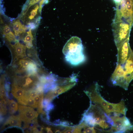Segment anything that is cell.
I'll return each instance as SVG.
<instances>
[{
	"label": "cell",
	"instance_id": "obj_1",
	"mask_svg": "<svg viewBox=\"0 0 133 133\" xmlns=\"http://www.w3.org/2000/svg\"><path fill=\"white\" fill-rule=\"evenodd\" d=\"M83 50L81 39L78 37L74 36L67 41L63 48L62 52L66 62L72 65L76 66L85 60Z\"/></svg>",
	"mask_w": 133,
	"mask_h": 133
},
{
	"label": "cell",
	"instance_id": "obj_2",
	"mask_svg": "<svg viewBox=\"0 0 133 133\" xmlns=\"http://www.w3.org/2000/svg\"><path fill=\"white\" fill-rule=\"evenodd\" d=\"M113 30L115 44L117 48L129 39L132 27L126 22L120 21L113 22Z\"/></svg>",
	"mask_w": 133,
	"mask_h": 133
},
{
	"label": "cell",
	"instance_id": "obj_3",
	"mask_svg": "<svg viewBox=\"0 0 133 133\" xmlns=\"http://www.w3.org/2000/svg\"><path fill=\"white\" fill-rule=\"evenodd\" d=\"M111 78L114 85L119 86L125 89L127 88L128 84L125 77L124 69L122 65L117 64Z\"/></svg>",
	"mask_w": 133,
	"mask_h": 133
},
{
	"label": "cell",
	"instance_id": "obj_4",
	"mask_svg": "<svg viewBox=\"0 0 133 133\" xmlns=\"http://www.w3.org/2000/svg\"><path fill=\"white\" fill-rule=\"evenodd\" d=\"M18 108V116L25 124L30 123L32 122V121L37 118L38 115L37 112L31 107L19 105Z\"/></svg>",
	"mask_w": 133,
	"mask_h": 133
},
{
	"label": "cell",
	"instance_id": "obj_5",
	"mask_svg": "<svg viewBox=\"0 0 133 133\" xmlns=\"http://www.w3.org/2000/svg\"><path fill=\"white\" fill-rule=\"evenodd\" d=\"M129 39H127L117 48V64L123 65L124 64L133 52L129 45Z\"/></svg>",
	"mask_w": 133,
	"mask_h": 133
},
{
	"label": "cell",
	"instance_id": "obj_6",
	"mask_svg": "<svg viewBox=\"0 0 133 133\" xmlns=\"http://www.w3.org/2000/svg\"><path fill=\"white\" fill-rule=\"evenodd\" d=\"M123 66L126 79L129 84L133 79V51L124 64Z\"/></svg>",
	"mask_w": 133,
	"mask_h": 133
},
{
	"label": "cell",
	"instance_id": "obj_7",
	"mask_svg": "<svg viewBox=\"0 0 133 133\" xmlns=\"http://www.w3.org/2000/svg\"><path fill=\"white\" fill-rule=\"evenodd\" d=\"M11 93L13 96L17 100L22 98L27 94V92L25 89L19 86L15 83L12 85Z\"/></svg>",
	"mask_w": 133,
	"mask_h": 133
},
{
	"label": "cell",
	"instance_id": "obj_8",
	"mask_svg": "<svg viewBox=\"0 0 133 133\" xmlns=\"http://www.w3.org/2000/svg\"><path fill=\"white\" fill-rule=\"evenodd\" d=\"M21 120L18 116L13 115L8 118L3 126V127L7 125L9 127L16 126L21 127Z\"/></svg>",
	"mask_w": 133,
	"mask_h": 133
},
{
	"label": "cell",
	"instance_id": "obj_9",
	"mask_svg": "<svg viewBox=\"0 0 133 133\" xmlns=\"http://www.w3.org/2000/svg\"><path fill=\"white\" fill-rule=\"evenodd\" d=\"M14 53L16 58H18L26 56V47L19 42H17L14 46Z\"/></svg>",
	"mask_w": 133,
	"mask_h": 133
},
{
	"label": "cell",
	"instance_id": "obj_10",
	"mask_svg": "<svg viewBox=\"0 0 133 133\" xmlns=\"http://www.w3.org/2000/svg\"><path fill=\"white\" fill-rule=\"evenodd\" d=\"M26 29L27 28L22 24L19 20H16L13 23V29L16 36L25 32Z\"/></svg>",
	"mask_w": 133,
	"mask_h": 133
},
{
	"label": "cell",
	"instance_id": "obj_11",
	"mask_svg": "<svg viewBox=\"0 0 133 133\" xmlns=\"http://www.w3.org/2000/svg\"><path fill=\"white\" fill-rule=\"evenodd\" d=\"M7 102L9 107V111L11 114H13L17 111L18 109L17 103L13 100L8 99Z\"/></svg>",
	"mask_w": 133,
	"mask_h": 133
},
{
	"label": "cell",
	"instance_id": "obj_12",
	"mask_svg": "<svg viewBox=\"0 0 133 133\" xmlns=\"http://www.w3.org/2000/svg\"><path fill=\"white\" fill-rule=\"evenodd\" d=\"M0 114L1 115H4L6 113L7 109L6 98L5 97H0Z\"/></svg>",
	"mask_w": 133,
	"mask_h": 133
},
{
	"label": "cell",
	"instance_id": "obj_13",
	"mask_svg": "<svg viewBox=\"0 0 133 133\" xmlns=\"http://www.w3.org/2000/svg\"><path fill=\"white\" fill-rule=\"evenodd\" d=\"M36 65L34 63L30 61L26 69L29 72V75L30 76L36 73Z\"/></svg>",
	"mask_w": 133,
	"mask_h": 133
},
{
	"label": "cell",
	"instance_id": "obj_14",
	"mask_svg": "<svg viewBox=\"0 0 133 133\" xmlns=\"http://www.w3.org/2000/svg\"><path fill=\"white\" fill-rule=\"evenodd\" d=\"M31 61L25 59H20L18 62V64L21 67L26 69Z\"/></svg>",
	"mask_w": 133,
	"mask_h": 133
},
{
	"label": "cell",
	"instance_id": "obj_15",
	"mask_svg": "<svg viewBox=\"0 0 133 133\" xmlns=\"http://www.w3.org/2000/svg\"><path fill=\"white\" fill-rule=\"evenodd\" d=\"M28 34L25 37L24 41L26 43L32 42V40L33 39V38L31 30L29 29V31L27 32Z\"/></svg>",
	"mask_w": 133,
	"mask_h": 133
},
{
	"label": "cell",
	"instance_id": "obj_16",
	"mask_svg": "<svg viewBox=\"0 0 133 133\" xmlns=\"http://www.w3.org/2000/svg\"><path fill=\"white\" fill-rule=\"evenodd\" d=\"M39 7L38 5L35 6L34 8L32 9L30 15L29 16V18L30 20L33 19L36 15Z\"/></svg>",
	"mask_w": 133,
	"mask_h": 133
},
{
	"label": "cell",
	"instance_id": "obj_17",
	"mask_svg": "<svg viewBox=\"0 0 133 133\" xmlns=\"http://www.w3.org/2000/svg\"><path fill=\"white\" fill-rule=\"evenodd\" d=\"M5 37L6 40L10 42L15 41L16 40L15 36L12 32L5 35Z\"/></svg>",
	"mask_w": 133,
	"mask_h": 133
},
{
	"label": "cell",
	"instance_id": "obj_18",
	"mask_svg": "<svg viewBox=\"0 0 133 133\" xmlns=\"http://www.w3.org/2000/svg\"><path fill=\"white\" fill-rule=\"evenodd\" d=\"M29 96L31 98L33 99L38 94L35 90H31L27 91Z\"/></svg>",
	"mask_w": 133,
	"mask_h": 133
},
{
	"label": "cell",
	"instance_id": "obj_19",
	"mask_svg": "<svg viewBox=\"0 0 133 133\" xmlns=\"http://www.w3.org/2000/svg\"><path fill=\"white\" fill-rule=\"evenodd\" d=\"M83 133H96V131L93 127L88 126L84 128Z\"/></svg>",
	"mask_w": 133,
	"mask_h": 133
},
{
	"label": "cell",
	"instance_id": "obj_20",
	"mask_svg": "<svg viewBox=\"0 0 133 133\" xmlns=\"http://www.w3.org/2000/svg\"><path fill=\"white\" fill-rule=\"evenodd\" d=\"M3 34L4 35L11 32L10 28L7 25H6L3 27Z\"/></svg>",
	"mask_w": 133,
	"mask_h": 133
},
{
	"label": "cell",
	"instance_id": "obj_21",
	"mask_svg": "<svg viewBox=\"0 0 133 133\" xmlns=\"http://www.w3.org/2000/svg\"><path fill=\"white\" fill-rule=\"evenodd\" d=\"M33 80L29 77H27L25 79V84L23 85V86L25 87H27L29 86V85L32 84Z\"/></svg>",
	"mask_w": 133,
	"mask_h": 133
},
{
	"label": "cell",
	"instance_id": "obj_22",
	"mask_svg": "<svg viewBox=\"0 0 133 133\" xmlns=\"http://www.w3.org/2000/svg\"><path fill=\"white\" fill-rule=\"evenodd\" d=\"M0 94L4 96L7 95L6 92L3 84H0Z\"/></svg>",
	"mask_w": 133,
	"mask_h": 133
},
{
	"label": "cell",
	"instance_id": "obj_23",
	"mask_svg": "<svg viewBox=\"0 0 133 133\" xmlns=\"http://www.w3.org/2000/svg\"><path fill=\"white\" fill-rule=\"evenodd\" d=\"M53 107L54 106L53 104L51 103H50L45 108V111H46L47 113H48L49 111L53 108Z\"/></svg>",
	"mask_w": 133,
	"mask_h": 133
},
{
	"label": "cell",
	"instance_id": "obj_24",
	"mask_svg": "<svg viewBox=\"0 0 133 133\" xmlns=\"http://www.w3.org/2000/svg\"><path fill=\"white\" fill-rule=\"evenodd\" d=\"M28 24V28L31 30L35 28L37 26L33 22L29 23Z\"/></svg>",
	"mask_w": 133,
	"mask_h": 133
},
{
	"label": "cell",
	"instance_id": "obj_25",
	"mask_svg": "<svg viewBox=\"0 0 133 133\" xmlns=\"http://www.w3.org/2000/svg\"><path fill=\"white\" fill-rule=\"evenodd\" d=\"M44 0H42L39 3V12L40 14L41 13L42 8V5L43 4Z\"/></svg>",
	"mask_w": 133,
	"mask_h": 133
},
{
	"label": "cell",
	"instance_id": "obj_26",
	"mask_svg": "<svg viewBox=\"0 0 133 133\" xmlns=\"http://www.w3.org/2000/svg\"><path fill=\"white\" fill-rule=\"evenodd\" d=\"M33 46L32 42H30L26 43V46L28 48L30 49Z\"/></svg>",
	"mask_w": 133,
	"mask_h": 133
},
{
	"label": "cell",
	"instance_id": "obj_27",
	"mask_svg": "<svg viewBox=\"0 0 133 133\" xmlns=\"http://www.w3.org/2000/svg\"><path fill=\"white\" fill-rule=\"evenodd\" d=\"M46 130L47 133H53V132L51 131V128L49 127H47L46 128Z\"/></svg>",
	"mask_w": 133,
	"mask_h": 133
},
{
	"label": "cell",
	"instance_id": "obj_28",
	"mask_svg": "<svg viewBox=\"0 0 133 133\" xmlns=\"http://www.w3.org/2000/svg\"><path fill=\"white\" fill-rule=\"evenodd\" d=\"M55 133H61L60 131L58 130H57L55 132Z\"/></svg>",
	"mask_w": 133,
	"mask_h": 133
}]
</instances>
